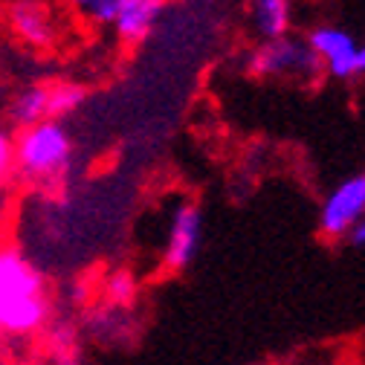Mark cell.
<instances>
[{
  "mask_svg": "<svg viewBox=\"0 0 365 365\" xmlns=\"http://www.w3.org/2000/svg\"><path fill=\"white\" fill-rule=\"evenodd\" d=\"M359 73H365V43H359Z\"/></svg>",
  "mask_w": 365,
  "mask_h": 365,
  "instance_id": "cell-16",
  "label": "cell"
},
{
  "mask_svg": "<svg viewBox=\"0 0 365 365\" xmlns=\"http://www.w3.org/2000/svg\"><path fill=\"white\" fill-rule=\"evenodd\" d=\"M43 365H76L70 356H56V359H50V362H43Z\"/></svg>",
  "mask_w": 365,
  "mask_h": 365,
  "instance_id": "cell-15",
  "label": "cell"
},
{
  "mask_svg": "<svg viewBox=\"0 0 365 365\" xmlns=\"http://www.w3.org/2000/svg\"><path fill=\"white\" fill-rule=\"evenodd\" d=\"M61 9L90 29H110L125 0H58Z\"/></svg>",
  "mask_w": 365,
  "mask_h": 365,
  "instance_id": "cell-11",
  "label": "cell"
},
{
  "mask_svg": "<svg viewBox=\"0 0 365 365\" xmlns=\"http://www.w3.org/2000/svg\"><path fill=\"white\" fill-rule=\"evenodd\" d=\"M12 177V136L0 130V192L6 189Z\"/></svg>",
  "mask_w": 365,
  "mask_h": 365,
  "instance_id": "cell-13",
  "label": "cell"
},
{
  "mask_svg": "<svg viewBox=\"0 0 365 365\" xmlns=\"http://www.w3.org/2000/svg\"><path fill=\"white\" fill-rule=\"evenodd\" d=\"M247 70L255 78H287V81H316L322 76V64L310 53L307 41L293 35L261 41L247 58Z\"/></svg>",
  "mask_w": 365,
  "mask_h": 365,
  "instance_id": "cell-4",
  "label": "cell"
},
{
  "mask_svg": "<svg viewBox=\"0 0 365 365\" xmlns=\"http://www.w3.org/2000/svg\"><path fill=\"white\" fill-rule=\"evenodd\" d=\"M76 143L64 122H41L12 136V177L32 189H53L70 177Z\"/></svg>",
  "mask_w": 365,
  "mask_h": 365,
  "instance_id": "cell-2",
  "label": "cell"
},
{
  "mask_svg": "<svg viewBox=\"0 0 365 365\" xmlns=\"http://www.w3.org/2000/svg\"><path fill=\"white\" fill-rule=\"evenodd\" d=\"M316 61L322 64V73L334 78H351L359 76V43L351 32L342 26H316L304 38Z\"/></svg>",
  "mask_w": 365,
  "mask_h": 365,
  "instance_id": "cell-8",
  "label": "cell"
},
{
  "mask_svg": "<svg viewBox=\"0 0 365 365\" xmlns=\"http://www.w3.org/2000/svg\"><path fill=\"white\" fill-rule=\"evenodd\" d=\"M203 241V212L195 200H177L168 215L165 244H163V269L182 272L192 267Z\"/></svg>",
  "mask_w": 365,
  "mask_h": 365,
  "instance_id": "cell-7",
  "label": "cell"
},
{
  "mask_svg": "<svg viewBox=\"0 0 365 365\" xmlns=\"http://www.w3.org/2000/svg\"><path fill=\"white\" fill-rule=\"evenodd\" d=\"M53 299L41 269L9 244H0V336L24 342L47 334Z\"/></svg>",
  "mask_w": 365,
  "mask_h": 365,
  "instance_id": "cell-1",
  "label": "cell"
},
{
  "mask_svg": "<svg viewBox=\"0 0 365 365\" xmlns=\"http://www.w3.org/2000/svg\"><path fill=\"white\" fill-rule=\"evenodd\" d=\"M365 220V174H351L325 195L319 206V232L331 241L351 238Z\"/></svg>",
  "mask_w": 365,
  "mask_h": 365,
  "instance_id": "cell-6",
  "label": "cell"
},
{
  "mask_svg": "<svg viewBox=\"0 0 365 365\" xmlns=\"http://www.w3.org/2000/svg\"><path fill=\"white\" fill-rule=\"evenodd\" d=\"M136 299V279L128 269H116L105 279V304L110 307H130Z\"/></svg>",
  "mask_w": 365,
  "mask_h": 365,
  "instance_id": "cell-12",
  "label": "cell"
},
{
  "mask_svg": "<svg viewBox=\"0 0 365 365\" xmlns=\"http://www.w3.org/2000/svg\"><path fill=\"white\" fill-rule=\"evenodd\" d=\"M163 12L165 0H125L110 24V32L122 47H140L160 24Z\"/></svg>",
  "mask_w": 365,
  "mask_h": 365,
  "instance_id": "cell-9",
  "label": "cell"
},
{
  "mask_svg": "<svg viewBox=\"0 0 365 365\" xmlns=\"http://www.w3.org/2000/svg\"><path fill=\"white\" fill-rule=\"evenodd\" d=\"M351 244H356V247H365V220L356 226V230L351 232V238H348Z\"/></svg>",
  "mask_w": 365,
  "mask_h": 365,
  "instance_id": "cell-14",
  "label": "cell"
},
{
  "mask_svg": "<svg viewBox=\"0 0 365 365\" xmlns=\"http://www.w3.org/2000/svg\"><path fill=\"white\" fill-rule=\"evenodd\" d=\"M4 24L26 50H50L61 35V15L53 0H12L4 12Z\"/></svg>",
  "mask_w": 365,
  "mask_h": 365,
  "instance_id": "cell-5",
  "label": "cell"
},
{
  "mask_svg": "<svg viewBox=\"0 0 365 365\" xmlns=\"http://www.w3.org/2000/svg\"><path fill=\"white\" fill-rule=\"evenodd\" d=\"M87 99V90L73 81H29L15 90L6 116L21 130L41 122H61L73 116Z\"/></svg>",
  "mask_w": 365,
  "mask_h": 365,
  "instance_id": "cell-3",
  "label": "cell"
},
{
  "mask_svg": "<svg viewBox=\"0 0 365 365\" xmlns=\"http://www.w3.org/2000/svg\"><path fill=\"white\" fill-rule=\"evenodd\" d=\"M250 24L261 41L290 35L293 0H250Z\"/></svg>",
  "mask_w": 365,
  "mask_h": 365,
  "instance_id": "cell-10",
  "label": "cell"
}]
</instances>
